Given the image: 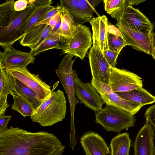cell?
<instances>
[{
    "instance_id": "obj_1",
    "label": "cell",
    "mask_w": 155,
    "mask_h": 155,
    "mask_svg": "<svg viewBox=\"0 0 155 155\" xmlns=\"http://www.w3.org/2000/svg\"><path fill=\"white\" fill-rule=\"evenodd\" d=\"M63 145L47 131H28L11 126L0 132V155H51Z\"/></svg>"
},
{
    "instance_id": "obj_2",
    "label": "cell",
    "mask_w": 155,
    "mask_h": 155,
    "mask_svg": "<svg viewBox=\"0 0 155 155\" xmlns=\"http://www.w3.org/2000/svg\"><path fill=\"white\" fill-rule=\"evenodd\" d=\"M55 88L54 86L50 95L30 116L33 122L44 127L52 126L65 117L67 107L64 93L60 90L54 91Z\"/></svg>"
},
{
    "instance_id": "obj_3",
    "label": "cell",
    "mask_w": 155,
    "mask_h": 155,
    "mask_svg": "<svg viewBox=\"0 0 155 155\" xmlns=\"http://www.w3.org/2000/svg\"><path fill=\"white\" fill-rule=\"evenodd\" d=\"M95 121L106 131L120 133L124 129L134 126L136 118L126 110L106 104L104 108L95 113Z\"/></svg>"
},
{
    "instance_id": "obj_4",
    "label": "cell",
    "mask_w": 155,
    "mask_h": 155,
    "mask_svg": "<svg viewBox=\"0 0 155 155\" xmlns=\"http://www.w3.org/2000/svg\"><path fill=\"white\" fill-rule=\"evenodd\" d=\"M35 8L28 5L24 10L16 12L10 23L0 27V45L3 48L11 46L25 34V28Z\"/></svg>"
},
{
    "instance_id": "obj_5",
    "label": "cell",
    "mask_w": 155,
    "mask_h": 155,
    "mask_svg": "<svg viewBox=\"0 0 155 155\" xmlns=\"http://www.w3.org/2000/svg\"><path fill=\"white\" fill-rule=\"evenodd\" d=\"M73 56L66 54L55 71L68 97L70 107L71 118H73L76 105L81 102L77 100L75 96V80L78 77L76 71L72 68L74 61L72 60Z\"/></svg>"
},
{
    "instance_id": "obj_6",
    "label": "cell",
    "mask_w": 155,
    "mask_h": 155,
    "mask_svg": "<svg viewBox=\"0 0 155 155\" xmlns=\"http://www.w3.org/2000/svg\"><path fill=\"white\" fill-rule=\"evenodd\" d=\"M91 83L106 104L126 110L133 115L137 113L143 106L141 104L125 100L114 92L109 85L92 78Z\"/></svg>"
},
{
    "instance_id": "obj_7",
    "label": "cell",
    "mask_w": 155,
    "mask_h": 155,
    "mask_svg": "<svg viewBox=\"0 0 155 155\" xmlns=\"http://www.w3.org/2000/svg\"><path fill=\"white\" fill-rule=\"evenodd\" d=\"M4 69L34 91L40 100L43 101L51 94V86L42 81L38 74L31 73L26 66Z\"/></svg>"
},
{
    "instance_id": "obj_8",
    "label": "cell",
    "mask_w": 155,
    "mask_h": 155,
    "mask_svg": "<svg viewBox=\"0 0 155 155\" xmlns=\"http://www.w3.org/2000/svg\"><path fill=\"white\" fill-rule=\"evenodd\" d=\"M143 82L142 78L135 74L110 67L109 85L116 93L126 92L142 87Z\"/></svg>"
},
{
    "instance_id": "obj_9",
    "label": "cell",
    "mask_w": 155,
    "mask_h": 155,
    "mask_svg": "<svg viewBox=\"0 0 155 155\" xmlns=\"http://www.w3.org/2000/svg\"><path fill=\"white\" fill-rule=\"evenodd\" d=\"M116 26L128 45L134 48L151 55L155 34L143 32L127 27L120 22Z\"/></svg>"
},
{
    "instance_id": "obj_10",
    "label": "cell",
    "mask_w": 155,
    "mask_h": 155,
    "mask_svg": "<svg viewBox=\"0 0 155 155\" xmlns=\"http://www.w3.org/2000/svg\"><path fill=\"white\" fill-rule=\"evenodd\" d=\"M92 44L91 34L90 28L85 25L78 24L73 38L62 50V52L83 60Z\"/></svg>"
},
{
    "instance_id": "obj_11",
    "label": "cell",
    "mask_w": 155,
    "mask_h": 155,
    "mask_svg": "<svg viewBox=\"0 0 155 155\" xmlns=\"http://www.w3.org/2000/svg\"><path fill=\"white\" fill-rule=\"evenodd\" d=\"M93 45L89 53L92 78L109 85L110 67L102 54L97 41L92 37Z\"/></svg>"
},
{
    "instance_id": "obj_12",
    "label": "cell",
    "mask_w": 155,
    "mask_h": 155,
    "mask_svg": "<svg viewBox=\"0 0 155 155\" xmlns=\"http://www.w3.org/2000/svg\"><path fill=\"white\" fill-rule=\"evenodd\" d=\"M127 27L143 32H152L154 25L138 9L127 4L117 20Z\"/></svg>"
},
{
    "instance_id": "obj_13",
    "label": "cell",
    "mask_w": 155,
    "mask_h": 155,
    "mask_svg": "<svg viewBox=\"0 0 155 155\" xmlns=\"http://www.w3.org/2000/svg\"><path fill=\"white\" fill-rule=\"evenodd\" d=\"M74 91L77 98L81 103L95 113L103 108L104 102L91 83H84L77 78L75 80Z\"/></svg>"
},
{
    "instance_id": "obj_14",
    "label": "cell",
    "mask_w": 155,
    "mask_h": 155,
    "mask_svg": "<svg viewBox=\"0 0 155 155\" xmlns=\"http://www.w3.org/2000/svg\"><path fill=\"white\" fill-rule=\"evenodd\" d=\"M3 48L0 52V66L4 69L27 66L35 62V58L30 52L17 50L13 46Z\"/></svg>"
},
{
    "instance_id": "obj_15",
    "label": "cell",
    "mask_w": 155,
    "mask_h": 155,
    "mask_svg": "<svg viewBox=\"0 0 155 155\" xmlns=\"http://www.w3.org/2000/svg\"><path fill=\"white\" fill-rule=\"evenodd\" d=\"M5 70V69H4ZM5 78L10 94L21 96L32 107L34 111L43 101L40 100L36 93L5 70Z\"/></svg>"
},
{
    "instance_id": "obj_16",
    "label": "cell",
    "mask_w": 155,
    "mask_h": 155,
    "mask_svg": "<svg viewBox=\"0 0 155 155\" xmlns=\"http://www.w3.org/2000/svg\"><path fill=\"white\" fill-rule=\"evenodd\" d=\"M154 130L152 125L146 121L136 137L133 144L134 155H153L155 147Z\"/></svg>"
},
{
    "instance_id": "obj_17",
    "label": "cell",
    "mask_w": 155,
    "mask_h": 155,
    "mask_svg": "<svg viewBox=\"0 0 155 155\" xmlns=\"http://www.w3.org/2000/svg\"><path fill=\"white\" fill-rule=\"evenodd\" d=\"M79 138L85 155H111L109 147L97 133L88 131Z\"/></svg>"
},
{
    "instance_id": "obj_18",
    "label": "cell",
    "mask_w": 155,
    "mask_h": 155,
    "mask_svg": "<svg viewBox=\"0 0 155 155\" xmlns=\"http://www.w3.org/2000/svg\"><path fill=\"white\" fill-rule=\"evenodd\" d=\"M91 25L92 35L97 39L102 54L109 49L107 28L109 25L108 19L105 15L93 17L89 22Z\"/></svg>"
},
{
    "instance_id": "obj_19",
    "label": "cell",
    "mask_w": 155,
    "mask_h": 155,
    "mask_svg": "<svg viewBox=\"0 0 155 155\" xmlns=\"http://www.w3.org/2000/svg\"><path fill=\"white\" fill-rule=\"evenodd\" d=\"M60 5L61 7L60 11L61 23L60 34L62 45L65 48L73 38L78 24L68 10L62 5Z\"/></svg>"
},
{
    "instance_id": "obj_20",
    "label": "cell",
    "mask_w": 155,
    "mask_h": 155,
    "mask_svg": "<svg viewBox=\"0 0 155 155\" xmlns=\"http://www.w3.org/2000/svg\"><path fill=\"white\" fill-rule=\"evenodd\" d=\"M117 93L123 99L140 104L143 106L155 102V96L142 87L129 91Z\"/></svg>"
},
{
    "instance_id": "obj_21",
    "label": "cell",
    "mask_w": 155,
    "mask_h": 155,
    "mask_svg": "<svg viewBox=\"0 0 155 155\" xmlns=\"http://www.w3.org/2000/svg\"><path fill=\"white\" fill-rule=\"evenodd\" d=\"M132 141L128 133H119L110 143L111 155H129Z\"/></svg>"
},
{
    "instance_id": "obj_22",
    "label": "cell",
    "mask_w": 155,
    "mask_h": 155,
    "mask_svg": "<svg viewBox=\"0 0 155 155\" xmlns=\"http://www.w3.org/2000/svg\"><path fill=\"white\" fill-rule=\"evenodd\" d=\"M64 48L62 45L59 30L52 35L48 37L36 49L31 51L30 52L34 56L50 49H57L63 50Z\"/></svg>"
},
{
    "instance_id": "obj_23",
    "label": "cell",
    "mask_w": 155,
    "mask_h": 155,
    "mask_svg": "<svg viewBox=\"0 0 155 155\" xmlns=\"http://www.w3.org/2000/svg\"><path fill=\"white\" fill-rule=\"evenodd\" d=\"M101 0H78L79 3V24L90 22L95 12V8Z\"/></svg>"
},
{
    "instance_id": "obj_24",
    "label": "cell",
    "mask_w": 155,
    "mask_h": 155,
    "mask_svg": "<svg viewBox=\"0 0 155 155\" xmlns=\"http://www.w3.org/2000/svg\"><path fill=\"white\" fill-rule=\"evenodd\" d=\"M47 25L41 24L35 25L20 39V44L23 46L28 47L31 50L40 38Z\"/></svg>"
},
{
    "instance_id": "obj_25",
    "label": "cell",
    "mask_w": 155,
    "mask_h": 155,
    "mask_svg": "<svg viewBox=\"0 0 155 155\" xmlns=\"http://www.w3.org/2000/svg\"><path fill=\"white\" fill-rule=\"evenodd\" d=\"M14 0L6 1L0 5V26L8 25L13 18L16 11L14 8Z\"/></svg>"
},
{
    "instance_id": "obj_26",
    "label": "cell",
    "mask_w": 155,
    "mask_h": 155,
    "mask_svg": "<svg viewBox=\"0 0 155 155\" xmlns=\"http://www.w3.org/2000/svg\"><path fill=\"white\" fill-rule=\"evenodd\" d=\"M5 70L0 66V116L4 115L5 111L10 105L7 98L9 92L5 78Z\"/></svg>"
},
{
    "instance_id": "obj_27",
    "label": "cell",
    "mask_w": 155,
    "mask_h": 155,
    "mask_svg": "<svg viewBox=\"0 0 155 155\" xmlns=\"http://www.w3.org/2000/svg\"><path fill=\"white\" fill-rule=\"evenodd\" d=\"M103 2L107 13L117 20L127 4L126 0H104Z\"/></svg>"
},
{
    "instance_id": "obj_28",
    "label": "cell",
    "mask_w": 155,
    "mask_h": 155,
    "mask_svg": "<svg viewBox=\"0 0 155 155\" xmlns=\"http://www.w3.org/2000/svg\"><path fill=\"white\" fill-rule=\"evenodd\" d=\"M13 103L12 106V110L17 111L23 117L31 116L34 110L31 105L21 96L13 94Z\"/></svg>"
},
{
    "instance_id": "obj_29",
    "label": "cell",
    "mask_w": 155,
    "mask_h": 155,
    "mask_svg": "<svg viewBox=\"0 0 155 155\" xmlns=\"http://www.w3.org/2000/svg\"><path fill=\"white\" fill-rule=\"evenodd\" d=\"M54 7L51 5L35 9L25 27V33L31 30L35 25L40 21L47 12Z\"/></svg>"
},
{
    "instance_id": "obj_30",
    "label": "cell",
    "mask_w": 155,
    "mask_h": 155,
    "mask_svg": "<svg viewBox=\"0 0 155 155\" xmlns=\"http://www.w3.org/2000/svg\"><path fill=\"white\" fill-rule=\"evenodd\" d=\"M107 38L109 49L119 53L124 47L128 45L123 36L107 32Z\"/></svg>"
},
{
    "instance_id": "obj_31",
    "label": "cell",
    "mask_w": 155,
    "mask_h": 155,
    "mask_svg": "<svg viewBox=\"0 0 155 155\" xmlns=\"http://www.w3.org/2000/svg\"><path fill=\"white\" fill-rule=\"evenodd\" d=\"M60 4L65 7L73 16L77 20L76 23L79 24V3L78 0H60Z\"/></svg>"
},
{
    "instance_id": "obj_32",
    "label": "cell",
    "mask_w": 155,
    "mask_h": 155,
    "mask_svg": "<svg viewBox=\"0 0 155 155\" xmlns=\"http://www.w3.org/2000/svg\"><path fill=\"white\" fill-rule=\"evenodd\" d=\"M103 54L110 67L116 68L117 59L119 53L109 49L104 51Z\"/></svg>"
},
{
    "instance_id": "obj_33",
    "label": "cell",
    "mask_w": 155,
    "mask_h": 155,
    "mask_svg": "<svg viewBox=\"0 0 155 155\" xmlns=\"http://www.w3.org/2000/svg\"><path fill=\"white\" fill-rule=\"evenodd\" d=\"M61 8V7L60 5H58L55 7H54L53 8L48 11L40 21L37 23L35 25L41 24L47 25L48 22L52 18L60 12Z\"/></svg>"
},
{
    "instance_id": "obj_34",
    "label": "cell",
    "mask_w": 155,
    "mask_h": 155,
    "mask_svg": "<svg viewBox=\"0 0 155 155\" xmlns=\"http://www.w3.org/2000/svg\"><path fill=\"white\" fill-rule=\"evenodd\" d=\"M146 121H147L153 126L155 130V105L149 107L144 114Z\"/></svg>"
},
{
    "instance_id": "obj_35",
    "label": "cell",
    "mask_w": 155,
    "mask_h": 155,
    "mask_svg": "<svg viewBox=\"0 0 155 155\" xmlns=\"http://www.w3.org/2000/svg\"><path fill=\"white\" fill-rule=\"evenodd\" d=\"M53 3L51 0H29L28 4L32 6L35 9L48 5H51Z\"/></svg>"
},
{
    "instance_id": "obj_36",
    "label": "cell",
    "mask_w": 155,
    "mask_h": 155,
    "mask_svg": "<svg viewBox=\"0 0 155 155\" xmlns=\"http://www.w3.org/2000/svg\"><path fill=\"white\" fill-rule=\"evenodd\" d=\"M52 29L51 28L49 25H47L40 38L31 51L34 50L36 49L48 37Z\"/></svg>"
},
{
    "instance_id": "obj_37",
    "label": "cell",
    "mask_w": 155,
    "mask_h": 155,
    "mask_svg": "<svg viewBox=\"0 0 155 155\" xmlns=\"http://www.w3.org/2000/svg\"><path fill=\"white\" fill-rule=\"evenodd\" d=\"M11 117V115H3L0 116V132L4 131L8 128V124Z\"/></svg>"
},
{
    "instance_id": "obj_38",
    "label": "cell",
    "mask_w": 155,
    "mask_h": 155,
    "mask_svg": "<svg viewBox=\"0 0 155 155\" xmlns=\"http://www.w3.org/2000/svg\"><path fill=\"white\" fill-rule=\"evenodd\" d=\"M28 0H19L15 2L14 4V8L16 12L23 11L27 7Z\"/></svg>"
},
{
    "instance_id": "obj_39",
    "label": "cell",
    "mask_w": 155,
    "mask_h": 155,
    "mask_svg": "<svg viewBox=\"0 0 155 155\" xmlns=\"http://www.w3.org/2000/svg\"><path fill=\"white\" fill-rule=\"evenodd\" d=\"M61 18V16L60 12L49 20L47 24V25H49L52 29L57 24Z\"/></svg>"
},
{
    "instance_id": "obj_40",
    "label": "cell",
    "mask_w": 155,
    "mask_h": 155,
    "mask_svg": "<svg viewBox=\"0 0 155 155\" xmlns=\"http://www.w3.org/2000/svg\"><path fill=\"white\" fill-rule=\"evenodd\" d=\"M61 18L57 24L51 30L49 36V37L55 33L60 30L61 26Z\"/></svg>"
},
{
    "instance_id": "obj_41",
    "label": "cell",
    "mask_w": 155,
    "mask_h": 155,
    "mask_svg": "<svg viewBox=\"0 0 155 155\" xmlns=\"http://www.w3.org/2000/svg\"><path fill=\"white\" fill-rule=\"evenodd\" d=\"M127 4L132 6L134 5H137L140 3L143 2L145 0H126Z\"/></svg>"
},
{
    "instance_id": "obj_42",
    "label": "cell",
    "mask_w": 155,
    "mask_h": 155,
    "mask_svg": "<svg viewBox=\"0 0 155 155\" xmlns=\"http://www.w3.org/2000/svg\"><path fill=\"white\" fill-rule=\"evenodd\" d=\"M65 148V146H63L57 150L51 155H63V153Z\"/></svg>"
},
{
    "instance_id": "obj_43",
    "label": "cell",
    "mask_w": 155,
    "mask_h": 155,
    "mask_svg": "<svg viewBox=\"0 0 155 155\" xmlns=\"http://www.w3.org/2000/svg\"><path fill=\"white\" fill-rule=\"evenodd\" d=\"M151 55L155 60V39L153 42Z\"/></svg>"
},
{
    "instance_id": "obj_44",
    "label": "cell",
    "mask_w": 155,
    "mask_h": 155,
    "mask_svg": "<svg viewBox=\"0 0 155 155\" xmlns=\"http://www.w3.org/2000/svg\"><path fill=\"white\" fill-rule=\"evenodd\" d=\"M153 155H155V147L154 149Z\"/></svg>"
}]
</instances>
